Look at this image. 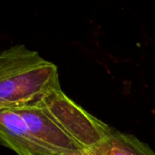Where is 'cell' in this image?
<instances>
[{
  "instance_id": "cell-1",
  "label": "cell",
  "mask_w": 155,
  "mask_h": 155,
  "mask_svg": "<svg viewBox=\"0 0 155 155\" xmlns=\"http://www.w3.org/2000/svg\"><path fill=\"white\" fill-rule=\"evenodd\" d=\"M111 126L62 90L31 105L0 109L1 144L17 155H60L89 147Z\"/></svg>"
},
{
  "instance_id": "cell-2",
  "label": "cell",
  "mask_w": 155,
  "mask_h": 155,
  "mask_svg": "<svg viewBox=\"0 0 155 155\" xmlns=\"http://www.w3.org/2000/svg\"><path fill=\"white\" fill-rule=\"evenodd\" d=\"M57 66L24 45H15L0 54V109L35 104L60 91Z\"/></svg>"
},
{
  "instance_id": "cell-3",
  "label": "cell",
  "mask_w": 155,
  "mask_h": 155,
  "mask_svg": "<svg viewBox=\"0 0 155 155\" xmlns=\"http://www.w3.org/2000/svg\"><path fill=\"white\" fill-rule=\"evenodd\" d=\"M60 155H155V152L134 135L111 127L101 140L89 147Z\"/></svg>"
}]
</instances>
